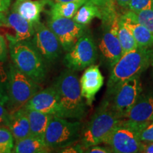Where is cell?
I'll use <instances>...</instances> for the list:
<instances>
[{"label":"cell","instance_id":"cell-1","mask_svg":"<svg viewBox=\"0 0 153 153\" xmlns=\"http://www.w3.org/2000/svg\"><path fill=\"white\" fill-rule=\"evenodd\" d=\"M59 103V117L82 120L87 114V104L81 93L77 74L67 69L57 76L53 84Z\"/></svg>","mask_w":153,"mask_h":153},{"label":"cell","instance_id":"cell-2","mask_svg":"<svg viewBox=\"0 0 153 153\" xmlns=\"http://www.w3.org/2000/svg\"><path fill=\"white\" fill-rule=\"evenodd\" d=\"M153 62L152 48H140L124 53L111 68L107 82V96L126 80L140 75Z\"/></svg>","mask_w":153,"mask_h":153},{"label":"cell","instance_id":"cell-3","mask_svg":"<svg viewBox=\"0 0 153 153\" xmlns=\"http://www.w3.org/2000/svg\"><path fill=\"white\" fill-rule=\"evenodd\" d=\"M12 63L20 71L42 84L48 75L46 61L40 54L30 39L8 41Z\"/></svg>","mask_w":153,"mask_h":153},{"label":"cell","instance_id":"cell-4","mask_svg":"<svg viewBox=\"0 0 153 153\" xmlns=\"http://www.w3.org/2000/svg\"><path fill=\"white\" fill-rule=\"evenodd\" d=\"M121 119L113 110L109 101H104L82 129L80 144L86 150L102 143Z\"/></svg>","mask_w":153,"mask_h":153},{"label":"cell","instance_id":"cell-5","mask_svg":"<svg viewBox=\"0 0 153 153\" xmlns=\"http://www.w3.org/2000/svg\"><path fill=\"white\" fill-rule=\"evenodd\" d=\"M42 89L41 84L19 70L13 63L7 73V109L9 112L22 108L28 101Z\"/></svg>","mask_w":153,"mask_h":153},{"label":"cell","instance_id":"cell-6","mask_svg":"<svg viewBox=\"0 0 153 153\" xmlns=\"http://www.w3.org/2000/svg\"><path fill=\"white\" fill-rule=\"evenodd\" d=\"M82 123L53 116L48 126L44 140L51 150H60L74 145L81 137Z\"/></svg>","mask_w":153,"mask_h":153},{"label":"cell","instance_id":"cell-7","mask_svg":"<svg viewBox=\"0 0 153 153\" xmlns=\"http://www.w3.org/2000/svg\"><path fill=\"white\" fill-rule=\"evenodd\" d=\"M145 126L137 125L122 118L102 143L110 147L116 153L139 152L141 141L138 133Z\"/></svg>","mask_w":153,"mask_h":153},{"label":"cell","instance_id":"cell-8","mask_svg":"<svg viewBox=\"0 0 153 153\" xmlns=\"http://www.w3.org/2000/svg\"><path fill=\"white\" fill-rule=\"evenodd\" d=\"M97 58V48L89 31L76 41L63 59L67 68L73 71H81L94 64Z\"/></svg>","mask_w":153,"mask_h":153},{"label":"cell","instance_id":"cell-9","mask_svg":"<svg viewBox=\"0 0 153 153\" xmlns=\"http://www.w3.org/2000/svg\"><path fill=\"white\" fill-rule=\"evenodd\" d=\"M102 21L104 30L99 47L104 59L112 68L123 55L118 38L120 17L114 11Z\"/></svg>","mask_w":153,"mask_h":153},{"label":"cell","instance_id":"cell-10","mask_svg":"<svg viewBox=\"0 0 153 153\" xmlns=\"http://www.w3.org/2000/svg\"><path fill=\"white\" fill-rule=\"evenodd\" d=\"M140 75L133 76L118 86L108 97L111 106L118 117L123 118L142 94Z\"/></svg>","mask_w":153,"mask_h":153},{"label":"cell","instance_id":"cell-11","mask_svg":"<svg viewBox=\"0 0 153 153\" xmlns=\"http://www.w3.org/2000/svg\"><path fill=\"white\" fill-rule=\"evenodd\" d=\"M47 26L58 38L62 50L65 52H68L87 32V26L78 24L70 18L49 16Z\"/></svg>","mask_w":153,"mask_h":153},{"label":"cell","instance_id":"cell-12","mask_svg":"<svg viewBox=\"0 0 153 153\" xmlns=\"http://www.w3.org/2000/svg\"><path fill=\"white\" fill-rule=\"evenodd\" d=\"M34 33L31 41L47 63L57 60L62 52L58 38L47 25L38 22L33 24Z\"/></svg>","mask_w":153,"mask_h":153},{"label":"cell","instance_id":"cell-13","mask_svg":"<svg viewBox=\"0 0 153 153\" xmlns=\"http://www.w3.org/2000/svg\"><path fill=\"white\" fill-rule=\"evenodd\" d=\"M0 22L4 27L11 30L5 34L8 41H18L32 38L34 33L33 24L26 20L11 10L0 12Z\"/></svg>","mask_w":153,"mask_h":153},{"label":"cell","instance_id":"cell-14","mask_svg":"<svg viewBox=\"0 0 153 153\" xmlns=\"http://www.w3.org/2000/svg\"><path fill=\"white\" fill-rule=\"evenodd\" d=\"M24 107L27 110L58 116L60 111L58 97L54 85L40 90L28 101Z\"/></svg>","mask_w":153,"mask_h":153},{"label":"cell","instance_id":"cell-15","mask_svg":"<svg viewBox=\"0 0 153 153\" xmlns=\"http://www.w3.org/2000/svg\"><path fill=\"white\" fill-rule=\"evenodd\" d=\"M104 78L95 65L89 66L84 72L79 80L81 93L87 106H92L95 96L104 85Z\"/></svg>","mask_w":153,"mask_h":153},{"label":"cell","instance_id":"cell-16","mask_svg":"<svg viewBox=\"0 0 153 153\" xmlns=\"http://www.w3.org/2000/svg\"><path fill=\"white\" fill-rule=\"evenodd\" d=\"M123 118L140 126L153 120V92L141 94Z\"/></svg>","mask_w":153,"mask_h":153},{"label":"cell","instance_id":"cell-17","mask_svg":"<svg viewBox=\"0 0 153 153\" xmlns=\"http://www.w3.org/2000/svg\"><path fill=\"white\" fill-rule=\"evenodd\" d=\"M51 1V0H16L11 10L34 24L40 22L42 11Z\"/></svg>","mask_w":153,"mask_h":153},{"label":"cell","instance_id":"cell-18","mask_svg":"<svg viewBox=\"0 0 153 153\" xmlns=\"http://www.w3.org/2000/svg\"><path fill=\"white\" fill-rule=\"evenodd\" d=\"M7 126L11 131L15 141L30 135L27 109L22 107L14 111L9 112Z\"/></svg>","mask_w":153,"mask_h":153},{"label":"cell","instance_id":"cell-19","mask_svg":"<svg viewBox=\"0 0 153 153\" xmlns=\"http://www.w3.org/2000/svg\"><path fill=\"white\" fill-rule=\"evenodd\" d=\"M120 19L131 30L137 46L140 48H153V33L150 30L140 23L123 15L120 16Z\"/></svg>","mask_w":153,"mask_h":153},{"label":"cell","instance_id":"cell-20","mask_svg":"<svg viewBox=\"0 0 153 153\" xmlns=\"http://www.w3.org/2000/svg\"><path fill=\"white\" fill-rule=\"evenodd\" d=\"M112 7L113 5L103 8L92 1H88L79 7L72 19L78 24L87 26L94 18L102 19L105 11Z\"/></svg>","mask_w":153,"mask_h":153},{"label":"cell","instance_id":"cell-21","mask_svg":"<svg viewBox=\"0 0 153 153\" xmlns=\"http://www.w3.org/2000/svg\"><path fill=\"white\" fill-rule=\"evenodd\" d=\"M51 149L48 146L45 140L29 135L19 140L15 141L12 152L14 153H47Z\"/></svg>","mask_w":153,"mask_h":153},{"label":"cell","instance_id":"cell-22","mask_svg":"<svg viewBox=\"0 0 153 153\" xmlns=\"http://www.w3.org/2000/svg\"><path fill=\"white\" fill-rule=\"evenodd\" d=\"M27 111L30 135L44 139L48 126L53 116L34 110H27Z\"/></svg>","mask_w":153,"mask_h":153},{"label":"cell","instance_id":"cell-23","mask_svg":"<svg viewBox=\"0 0 153 153\" xmlns=\"http://www.w3.org/2000/svg\"><path fill=\"white\" fill-rule=\"evenodd\" d=\"M87 2V1H86ZM85 1H71V2H53L49 4L50 9L48 11L49 16L64 17L72 19L79 7Z\"/></svg>","mask_w":153,"mask_h":153},{"label":"cell","instance_id":"cell-24","mask_svg":"<svg viewBox=\"0 0 153 153\" xmlns=\"http://www.w3.org/2000/svg\"><path fill=\"white\" fill-rule=\"evenodd\" d=\"M118 38H119L123 55L138 47L131 30L124 24V23L120 19V17L119 28H118Z\"/></svg>","mask_w":153,"mask_h":153},{"label":"cell","instance_id":"cell-25","mask_svg":"<svg viewBox=\"0 0 153 153\" xmlns=\"http://www.w3.org/2000/svg\"><path fill=\"white\" fill-rule=\"evenodd\" d=\"M123 16L143 25L153 33V9H146L139 12L128 11Z\"/></svg>","mask_w":153,"mask_h":153},{"label":"cell","instance_id":"cell-26","mask_svg":"<svg viewBox=\"0 0 153 153\" xmlns=\"http://www.w3.org/2000/svg\"><path fill=\"white\" fill-rule=\"evenodd\" d=\"M14 138L7 126H0V153L12 152Z\"/></svg>","mask_w":153,"mask_h":153},{"label":"cell","instance_id":"cell-27","mask_svg":"<svg viewBox=\"0 0 153 153\" xmlns=\"http://www.w3.org/2000/svg\"><path fill=\"white\" fill-rule=\"evenodd\" d=\"M128 7L129 11L133 12L153 9L152 0H131Z\"/></svg>","mask_w":153,"mask_h":153},{"label":"cell","instance_id":"cell-28","mask_svg":"<svg viewBox=\"0 0 153 153\" xmlns=\"http://www.w3.org/2000/svg\"><path fill=\"white\" fill-rule=\"evenodd\" d=\"M138 136L141 142H153V120L139 131Z\"/></svg>","mask_w":153,"mask_h":153},{"label":"cell","instance_id":"cell-29","mask_svg":"<svg viewBox=\"0 0 153 153\" xmlns=\"http://www.w3.org/2000/svg\"><path fill=\"white\" fill-rule=\"evenodd\" d=\"M8 47L4 37L0 34V62H5L7 60L9 52Z\"/></svg>","mask_w":153,"mask_h":153},{"label":"cell","instance_id":"cell-30","mask_svg":"<svg viewBox=\"0 0 153 153\" xmlns=\"http://www.w3.org/2000/svg\"><path fill=\"white\" fill-rule=\"evenodd\" d=\"M53 2H71V1H91L92 2L97 4L103 8H106L112 5L110 0H51Z\"/></svg>","mask_w":153,"mask_h":153},{"label":"cell","instance_id":"cell-31","mask_svg":"<svg viewBox=\"0 0 153 153\" xmlns=\"http://www.w3.org/2000/svg\"><path fill=\"white\" fill-rule=\"evenodd\" d=\"M85 148L81 144L77 145H69L65 148L60 149V150H57L59 152H63V153H77V152H85Z\"/></svg>","mask_w":153,"mask_h":153},{"label":"cell","instance_id":"cell-32","mask_svg":"<svg viewBox=\"0 0 153 153\" xmlns=\"http://www.w3.org/2000/svg\"><path fill=\"white\" fill-rule=\"evenodd\" d=\"M85 152H89V153H111L114 152H113L112 149L110 147H103L99 146V145H94V146L89 147V148H87L85 151Z\"/></svg>","mask_w":153,"mask_h":153},{"label":"cell","instance_id":"cell-33","mask_svg":"<svg viewBox=\"0 0 153 153\" xmlns=\"http://www.w3.org/2000/svg\"><path fill=\"white\" fill-rule=\"evenodd\" d=\"M4 105L0 102V126H7L9 120V111L5 108Z\"/></svg>","mask_w":153,"mask_h":153},{"label":"cell","instance_id":"cell-34","mask_svg":"<svg viewBox=\"0 0 153 153\" xmlns=\"http://www.w3.org/2000/svg\"><path fill=\"white\" fill-rule=\"evenodd\" d=\"M7 101H8V96L7 92V82L6 83H4L0 79V102L6 105Z\"/></svg>","mask_w":153,"mask_h":153},{"label":"cell","instance_id":"cell-35","mask_svg":"<svg viewBox=\"0 0 153 153\" xmlns=\"http://www.w3.org/2000/svg\"><path fill=\"white\" fill-rule=\"evenodd\" d=\"M139 152L153 153V142H141Z\"/></svg>","mask_w":153,"mask_h":153},{"label":"cell","instance_id":"cell-36","mask_svg":"<svg viewBox=\"0 0 153 153\" xmlns=\"http://www.w3.org/2000/svg\"><path fill=\"white\" fill-rule=\"evenodd\" d=\"M11 0H0V12H4L9 10Z\"/></svg>","mask_w":153,"mask_h":153},{"label":"cell","instance_id":"cell-37","mask_svg":"<svg viewBox=\"0 0 153 153\" xmlns=\"http://www.w3.org/2000/svg\"><path fill=\"white\" fill-rule=\"evenodd\" d=\"M118 5H120L122 7H128L131 0H116Z\"/></svg>","mask_w":153,"mask_h":153},{"label":"cell","instance_id":"cell-38","mask_svg":"<svg viewBox=\"0 0 153 153\" xmlns=\"http://www.w3.org/2000/svg\"><path fill=\"white\" fill-rule=\"evenodd\" d=\"M1 26H2V24H1V22H0V27H1Z\"/></svg>","mask_w":153,"mask_h":153},{"label":"cell","instance_id":"cell-39","mask_svg":"<svg viewBox=\"0 0 153 153\" xmlns=\"http://www.w3.org/2000/svg\"><path fill=\"white\" fill-rule=\"evenodd\" d=\"M152 65V68H153V62L152 63V65Z\"/></svg>","mask_w":153,"mask_h":153},{"label":"cell","instance_id":"cell-40","mask_svg":"<svg viewBox=\"0 0 153 153\" xmlns=\"http://www.w3.org/2000/svg\"><path fill=\"white\" fill-rule=\"evenodd\" d=\"M152 3H153V0H152Z\"/></svg>","mask_w":153,"mask_h":153}]
</instances>
